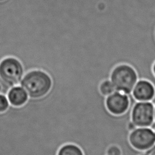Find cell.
<instances>
[{
    "label": "cell",
    "mask_w": 155,
    "mask_h": 155,
    "mask_svg": "<svg viewBox=\"0 0 155 155\" xmlns=\"http://www.w3.org/2000/svg\"><path fill=\"white\" fill-rule=\"evenodd\" d=\"M30 99H38L45 96L51 90L53 82L50 76L40 69L31 70L23 76L20 81Z\"/></svg>",
    "instance_id": "obj_1"
},
{
    "label": "cell",
    "mask_w": 155,
    "mask_h": 155,
    "mask_svg": "<svg viewBox=\"0 0 155 155\" xmlns=\"http://www.w3.org/2000/svg\"><path fill=\"white\" fill-rule=\"evenodd\" d=\"M115 90L130 94L138 81L136 70L128 64H119L111 70L110 79Z\"/></svg>",
    "instance_id": "obj_2"
},
{
    "label": "cell",
    "mask_w": 155,
    "mask_h": 155,
    "mask_svg": "<svg viewBox=\"0 0 155 155\" xmlns=\"http://www.w3.org/2000/svg\"><path fill=\"white\" fill-rule=\"evenodd\" d=\"M24 72L23 65L15 58L6 57L0 61V79L9 88L20 83Z\"/></svg>",
    "instance_id": "obj_3"
},
{
    "label": "cell",
    "mask_w": 155,
    "mask_h": 155,
    "mask_svg": "<svg viewBox=\"0 0 155 155\" xmlns=\"http://www.w3.org/2000/svg\"><path fill=\"white\" fill-rule=\"evenodd\" d=\"M128 140L134 149L147 151L155 144V131L150 127H136L130 131Z\"/></svg>",
    "instance_id": "obj_4"
},
{
    "label": "cell",
    "mask_w": 155,
    "mask_h": 155,
    "mask_svg": "<svg viewBox=\"0 0 155 155\" xmlns=\"http://www.w3.org/2000/svg\"><path fill=\"white\" fill-rule=\"evenodd\" d=\"M130 121L136 127H150L154 120V105L151 101H137L130 113Z\"/></svg>",
    "instance_id": "obj_5"
},
{
    "label": "cell",
    "mask_w": 155,
    "mask_h": 155,
    "mask_svg": "<svg viewBox=\"0 0 155 155\" xmlns=\"http://www.w3.org/2000/svg\"><path fill=\"white\" fill-rule=\"evenodd\" d=\"M105 106L107 111L112 115L122 116L129 109L130 100L128 94L115 90L106 96Z\"/></svg>",
    "instance_id": "obj_6"
},
{
    "label": "cell",
    "mask_w": 155,
    "mask_h": 155,
    "mask_svg": "<svg viewBox=\"0 0 155 155\" xmlns=\"http://www.w3.org/2000/svg\"><path fill=\"white\" fill-rule=\"evenodd\" d=\"M137 101H151L155 96V87L147 79H138L131 93Z\"/></svg>",
    "instance_id": "obj_7"
},
{
    "label": "cell",
    "mask_w": 155,
    "mask_h": 155,
    "mask_svg": "<svg viewBox=\"0 0 155 155\" xmlns=\"http://www.w3.org/2000/svg\"><path fill=\"white\" fill-rule=\"evenodd\" d=\"M7 97L10 104L15 107H20L26 104L28 96L21 86L12 87L7 93Z\"/></svg>",
    "instance_id": "obj_8"
},
{
    "label": "cell",
    "mask_w": 155,
    "mask_h": 155,
    "mask_svg": "<svg viewBox=\"0 0 155 155\" xmlns=\"http://www.w3.org/2000/svg\"><path fill=\"white\" fill-rule=\"evenodd\" d=\"M56 155H85L82 149L78 145L67 143L59 148Z\"/></svg>",
    "instance_id": "obj_9"
},
{
    "label": "cell",
    "mask_w": 155,
    "mask_h": 155,
    "mask_svg": "<svg viewBox=\"0 0 155 155\" xmlns=\"http://www.w3.org/2000/svg\"><path fill=\"white\" fill-rule=\"evenodd\" d=\"M115 91L113 85L110 79H105L101 81L99 85V91L103 96H107Z\"/></svg>",
    "instance_id": "obj_10"
},
{
    "label": "cell",
    "mask_w": 155,
    "mask_h": 155,
    "mask_svg": "<svg viewBox=\"0 0 155 155\" xmlns=\"http://www.w3.org/2000/svg\"><path fill=\"white\" fill-rule=\"evenodd\" d=\"M10 106V103L5 94L0 93V113L6 111Z\"/></svg>",
    "instance_id": "obj_11"
},
{
    "label": "cell",
    "mask_w": 155,
    "mask_h": 155,
    "mask_svg": "<svg viewBox=\"0 0 155 155\" xmlns=\"http://www.w3.org/2000/svg\"><path fill=\"white\" fill-rule=\"evenodd\" d=\"M106 155H122V150L118 145H111L107 149Z\"/></svg>",
    "instance_id": "obj_12"
},
{
    "label": "cell",
    "mask_w": 155,
    "mask_h": 155,
    "mask_svg": "<svg viewBox=\"0 0 155 155\" xmlns=\"http://www.w3.org/2000/svg\"><path fill=\"white\" fill-rule=\"evenodd\" d=\"M147 155H155V144L145 153Z\"/></svg>",
    "instance_id": "obj_13"
},
{
    "label": "cell",
    "mask_w": 155,
    "mask_h": 155,
    "mask_svg": "<svg viewBox=\"0 0 155 155\" xmlns=\"http://www.w3.org/2000/svg\"><path fill=\"white\" fill-rule=\"evenodd\" d=\"M135 127H136L131 121H130L128 123V124H127V128H128V130H129V131H131V130H132L133 129H134Z\"/></svg>",
    "instance_id": "obj_14"
},
{
    "label": "cell",
    "mask_w": 155,
    "mask_h": 155,
    "mask_svg": "<svg viewBox=\"0 0 155 155\" xmlns=\"http://www.w3.org/2000/svg\"><path fill=\"white\" fill-rule=\"evenodd\" d=\"M152 72H153V74H154V76H155V62H154V64L152 66Z\"/></svg>",
    "instance_id": "obj_15"
},
{
    "label": "cell",
    "mask_w": 155,
    "mask_h": 155,
    "mask_svg": "<svg viewBox=\"0 0 155 155\" xmlns=\"http://www.w3.org/2000/svg\"><path fill=\"white\" fill-rule=\"evenodd\" d=\"M154 120L155 122V105H154Z\"/></svg>",
    "instance_id": "obj_16"
},
{
    "label": "cell",
    "mask_w": 155,
    "mask_h": 155,
    "mask_svg": "<svg viewBox=\"0 0 155 155\" xmlns=\"http://www.w3.org/2000/svg\"><path fill=\"white\" fill-rule=\"evenodd\" d=\"M140 155H147V154H146V153H144V154H140Z\"/></svg>",
    "instance_id": "obj_17"
},
{
    "label": "cell",
    "mask_w": 155,
    "mask_h": 155,
    "mask_svg": "<svg viewBox=\"0 0 155 155\" xmlns=\"http://www.w3.org/2000/svg\"><path fill=\"white\" fill-rule=\"evenodd\" d=\"M4 1V0H0V1Z\"/></svg>",
    "instance_id": "obj_18"
},
{
    "label": "cell",
    "mask_w": 155,
    "mask_h": 155,
    "mask_svg": "<svg viewBox=\"0 0 155 155\" xmlns=\"http://www.w3.org/2000/svg\"><path fill=\"white\" fill-rule=\"evenodd\" d=\"M154 131H155V130H154Z\"/></svg>",
    "instance_id": "obj_19"
}]
</instances>
